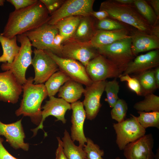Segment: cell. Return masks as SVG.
<instances>
[{
    "label": "cell",
    "instance_id": "obj_1",
    "mask_svg": "<svg viewBox=\"0 0 159 159\" xmlns=\"http://www.w3.org/2000/svg\"><path fill=\"white\" fill-rule=\"evenodd\" d=\"M44 5L40 1L27 7L11 12L1 34L12 38L37 28L48 22L50 16Z\"/></svg>",
    "mask_w": 159,
    "mask_h": 159
},
{
    "label": "cell",
    "instance_id": "obj_2",
    "mask_svg": "<svg viewBox=\"0 0 159 159\" xmlns=\"http://www.w3.org/2000/svg\"><path fill=\"white\" fill-rule=\"evenodd\" d=\"M33 79L29 77L22 85L23 97L15 114L17 116L29 117L33 123L39 125L42 119L41 104L48 94L44 85L34 84Z\"/></svg>",
    "mask_w": 159,
    "mask_h": 159
},
{
    "label": "cell",
    "instance_id": "obj_3",
    "mask_svg": "<svg viewBox=\"0 0 159 159\" xmlns=\"http://www.w3.org/2000/svg\"><path fill=\"white\" fill-rule=\"evenodd\" d=\"M99 10L106 11L109 18L128 25L138 31L151 34L152 26L138 11L134 6L122 5L114 0L103 1Z\"/></svg>",
    "mask_w": 159,
    "mask_h": 159
},
{
    "label": "cell",
    "instance_id": "obj_4",
    "mask_svg": "<svg viewBox=\"0 0 159 159\" xmlns=\"http://www.w3.org/2000/svg\"><path fill=\"white\" fill-rule=\"evenodd\" d=\"M17 39L21 44L18 54L12 63H3L1 67L3 71H11L18 82L23 85L27 81L26 72L32 63V45L30 41L24 34L17 36Z\"/></svg>",
    "mask_w": 159,
    "mask_h": 159
},
{
    "label": "cell",
    "instance_id": "obj_5",
    "mask_svg": "<svg viewBox=\"0 0 159 159\" xmlns=\"http://www.w3.org/2000/svg\"><path fill=\"white\" fill-rule=\"evenodd\" d=\"M131 46L130 37L100 47L97 49L100 54L116 64L124 72L128 64L135 57L132 53Z\"/></svg>",
    "mask_w": 159,
    "mask_h": 159
},
{
    "label": "cell",
    "instance_id": "obj_6",
    "mask_svg": "<svg viewBox=\"0 0 159 159\" xmlns=\"http://www.w3.org/2000/svg\"><path fill=\"white\" fill-rule=\"evenodd\" d=\"M130 118L121 122L113 124L116 134V142L120 150H123L127 144L145 134L146 129L141 125L136 116L132 114H130Z\"/></svg>",
    "mask_w": 159,
    "mask_h": 159
},
{
    "label": "cell",
    "instance_id": "obj_7",
    "mask_svg": "<svg viewBox=\"0 0 159 159\" xmlns=\"http://www.w3.org/2000/svg\"><path fill=\"white\" fill-rule=\"evenodd\" d=\"M87 73L93 82L119 77L123 71L117 65L99 54L91 60L85 67Z\"/></svg>",
    "mask_w": 159,
    "mask_h": 159
},
{
    "label": "cell",
    "instance_id": "obj_8",
    "mask_svg": "<svg viewBox=\"0 0 159 159\" xmlns=\"http://www.w3.org/2000/svg\"><path fill=\"white\" fill-rule=\"evenodd\" d=\"M59 33L55 25L45 24L39 27L24 33L36 49L51 52L59 57V54L53 44L54 39Z\"/></svg>",
    "mask_w": 159,
    "mask_h": 159
},
{
    "label": "cell",
    "instance_id": "obj_9",
    "mask_svg": "<svg viewBox=\"0 0 159 159\" xmlns=\"http://www.w3.org/2000/svg\"><path fill=\"white\" fill-rule=\"evenodd\" d=\"M94 0H67L64 1L61 6L50 16L47 23L55 25L64 18L74 16H90L93 11Z\"/></svg>",
    "mask_w": 159,
    "mask_h": 159
},
{
    "label": "cell",
    "instance_id": "obj_10",
    "mask_svg": "<svg viewBox=\"0 0 159 159\" xmlns=\"http://www.w3.org/2000/svg\"><path fill=\"white\" fill-rule=\"evenodd\" d=\"M62 46L61 57L79 61L85 67L91 60L100 54L89 42L69 39L63 42Z\"/></svg>",
    "mask_w": 159,
    "mask_h": 159
},
{
    "label": "cell",
    "instance_id": "obj_11",
    "mask_svg": "<svg viewBox=\"0 0 159 159\" xmlns=\"http://www.w3.org/2000/svg\"><path fill=\"white\" fill-rule=\"evenodd\" d=\"M31 64L35 72L34 84H43L59 70L54 61L44 51L35 48Z\"/></svg>",
    "mask_w": 159,
    "mask_h": 159
},
{
    "label": "cell",
    "instance_id": "obj_12",
    "mask_svg": "<svg viewBox=\"0 0 159 159\" xmlns=\"http://www.w3.org/2000/svg\"><path fill=\"white\" fill-rule=\"evenodd\" d=\"M55 62L59 70L64 73L73 80L86 86L93 82L87 74L85 67L76 60L59 57L47 51H44Z\"/></svg>",
    "mask_w": 159,
    "mask_h": 159
},
{
    "label": "cell",
    "instance_id": "obj_13",
    "mask_svg": "<svg viewBox=\"0 0 159 159\" xmlns=\"http://www.w3.org/2000/svg\"><path fill=\"white\" fill-rule=\"evenodd\" d=\"M107 81L106 80L93 82L85 89L83 103L86 117L89 120L95 119L99 111L101 106L100 99Z\"/></svg>",
    "mask_w": 159,
    "mask_h": 159
},
{
    "label": "cell",
    "instance_id": "obj_14",
    "mask_svg": "<svg viewBox=\"0 0 159 159\" xmlns=\"http://www.w3.org/2000/svg\"><path fill=\"white\" fill-rule=\"evenodd\" d=\"M154 140L151 133L145 134L127 144L123 149L126 159H154L153 149Z\"/></svg>",
    "mask_w": 159,
    "mask_h": 159
},
{
    "label": "cell",
    "instance_id": "obj_15",
    "mask_svg": "<svg viewBox=\"0 0 159 159\" xmlns=\"http://www.w3.org/2000/svg\"><path fill=\"white\" fill-rule=\"evenodd\" d=\"M42 119L38 126L32 130L34 136L36 135L39 129H43V122L48 116L52 115L55 117L57 121H61L63 123L66 122L65 115L66 111L71 109V105L62 98L54 96L49 97V100L46 101L45 105L42 107Z\"/></svg>",
    "mask_w": 159,
    "mask_h": 159
},
{
    "label": "cell",
    "instance_id": "obj_16",
    "mask_svg": "<svg viewBox=\"0 0 159 159\" xmlns=\"http://www.w3.org/2000/svg\"><path fill=\"white\" fill-rule=\"evenodd\" d=\"M22 91V85L11 71L0 73V101L16 103Z\"/></svg>",
    "mask_w": 159,
    "mask_h": 159
},
{
    "label": "cell",
    "instance_id": "obj_17",
    "mask_svg": "<svg viewBox=\"0 0 159 159\" xmlns=\"http://www.w3.org/2000/svg\"><path fill=\"white\" fill-rule=\"evenodd\" d=\"M21 122V119L14 123L5 124L0 121V136H4L14 148L27 151L29 146L24 142L25 135Z\"/></svg>",
    "mask_w": 159,
    "mask_h": 159
},
{
    "label": "cell",
    "instance_id": "obj_18",
    "mask_svg": "<svg viewBox=\"0 0 159 159\" xmlns=\"http://www.w3.org/2000/svg\"><path fill=\"white\" fill-rule=\"evenodd\" d=\"M72 110L71 122V138L74 141L79 143V145L83 148L87 142L84 134L83 125L86 117L83 102L77 101L71 104Z\"/></svg>",
    "mask_w": 159,
    "mask_h": 159
},
{
    "label": "cell",
    "instance_id": "obj_19",
    "mask_svg": "<svg viewBox=\"0 0 159 159\" xmlns=\"http://www.w3.org/2000/svg\"><path fill=\"white\" fill-rule=\"evenodd\" d=\"M159 65V49L154 50L136 57L128 64L121 75L140 73Z\"/></svg>",
    "mask_w": 159,
    "mask_h": 159
},
{
    "label": "cell",
    "instance_id": "obj_20",
    "mask_svg": "<svg viewBox=\"0 0 159 159\" xmlns=\"http://www.w3.org/2000/svg\"><path fill=\"white\" fill-rule=\"evenodd\" d=\"M131 49L135 56L140 52L159 49V38L134 30L131 35Z\"/></svg>",
    "mask_w": 159,
    "mask_h": 159
},
{
    "label": "cell",
    "instance_id": "obj_21",
    "mask_svg": "<svg viewBox=\"0 0 159 159\" xmlns=\"http://www.w3.org/2000/svg\"><path fill=\"white\" fill-rule=\"evenodd\" d=\"M134 29H123L111 31L97 30L89 43L93 47L97 49L100 47L110 44L117 40L130 37L131 33Z\"/></svg>",
    "mask_w": 159,
    "mask_h": 159
},
{
    "label": "cell",
    "instance_id": "obj_22",
    "mask_svg": "<svg viewBox=\"0 0 159 159\" xmlns=\"http://www.w3.org/2000/svg\"><path fill=\"white\" fill-rule=\"evenodd\" d=\"M95 21L94 18L90 16H82L76 31L69 39L81 42H89L97 31Z\"/></svg>",
    "mask_w": 159,
    "mask_h": 159
},
{
    "label": "cell",
    "instance_id": "obj_23",
    "mask_svg": "<svg viewBox=\"0 0 159 159\" xmlns=\"http://www.w3.org/2000/svg\"><path fill=\"white\" fill-rule=\"evenodd\" d=\"M85 91L82 84L70 80L60 87L58 95L59 97L72 103L77 101Z\"/></svg>",
    "mask_w": 159,
    "mask_h": 159
},
{
    "label": "cell",
    "instance_id": "obj_24",
    "mask_svg": "<svg viewBox=\"0 0 159 159\" xmlns=\"http://www.w3.org/2000/svg\"><path fill=\"white\" fill-rule=\"evenodd\" d=\"M17 36L9 38L0 34V43L3 52L0 56V62L11 63L18 54L20 47L17 44Z\"/></svg>",
    "mask_w": 159,
    "mask_h": 159
},
{
    "label": "cell",
    "instance_id": "obj_25",
    "mask_svg": "<svg viewBox=\"0 0 159 159\" xmlns=\"http://www.w3.org/2000/svg\"><path fill=\"white\" fill-rule=\"evenodd\" d=\"M82 17L79 16H68L60 20L55 24L58 30L59 33L64 37V42L72 37Z\"/></svg>",
    "mask_w": 159,
    "mask_h": 159
},
{
    "label": "cell",
    "instance_id": "obj_26",
    "mask_svg": "<svg viewBox=\"0 0 159 159\" xmlns=\"http://www.w3.org/2000/svg\"><path fill=\"white\" fill-rule=\"evenodd\" d=\"M62 140L63 151L68 159H87L83 148L74 144L66 130H64Z\"/></svg>",
    "mask_w": 159,
    "mask_h": 159
},
{
    "label": "cell",
    "instance_id": "obj_27",
    "mask_svg": "<svg viewBox=\"0 0 159 159\" xmlns=\"http://www.w3.org/2000/svg\"><path fill=\"white\" fill-rule=\"evenodd\" d=\"M71 80L64 73L60 70L53 74L45 82L44 85L48 96H54L62 85Z\"/></svg>",
    "mask_w": 159,
    "mask_h": 159
},
{
    "label": "cell",
    "instance_id": "obj_28",
    "mask_svg": "<svg viewBox=\"0 0 159 159\" xmlns=\"http://www.w3.org/2000/svg\"><path fill=\"white\" fill-rule=\"evenodd\" d=\"M154 71L151 69L139 73L135 77L138 80L141 89L142 95L151 93L158 89L154 78Z\"/></svg>",
    "mask_w": 159,
    "mask_h": 159
},
{
    "label": "cell",
    "instance_id": "obj_29",
    "mask_svg": "<svg viewBox=\"0 0 159 159\" xmlns=\"http://www.w3.org/2000/svg\"><path fill=\"white\" fill-rule=\"evenodd\" d=\"M134 5L140 14L151 26L159 23V19L146 1L134 0Z\"/></svg>",
    "mask_w": 159,
    "mask_h": 159
},
{
    "label": "cell",
    "instance_id": "obj_30",
    "mask_svg": "<svg viewBox=\"0 0 159 159\" xmlns=\"http://www.w3.org/2000/svg\"><path fill=\"white\" fill-rule=\"evenodd\" d=\"M144 99L136 103L134 108L138 112L159 111V97L151 93L144 96Z\"/></svg>",
    "mask_w": 159,
    "mask_h": 159
},
{
    "label": "cell",
    "instance_id": "obj_31",
    "mask_svg": "<svg viewBox=\"0 0 159 159\" xmlns=\"http://www.w3.org/2000/svg\"><path fill=\"white\" fill-rule=\"evenodd\" d=\"M139 115L136 119L144 128L150 127L159 129V111L149 112H138Z\"/></svg>",
    "mask_w": 159,
    "mask_h": 159
},
{
    "label": "cell",
    "instance_id": "obj_32",
    "mask_svg": "<svg viewBox=\"0 0 159 159\" xmlns=\"http://www.w3.org/2000/svg\"><path fill=\"white\" fill-rule=\"evenodd\" d=\"M95 26L97 30L111 31L123 29L133 30L131 26L110 18L100 21H96Z\"/></svg>",
    "mask_w": 159,
    "mask_h": 159
},
{
    "label": "cell",
    "instance_id": "obj_33",
    "mask_svg": "<svg viewBox=\"0 0 159 159\" xmlns=\"http://www.w3.org/2000/svg\"><path fill=\"white\" fill-rule=\"evenodd\" d=\"M117 78L112 80L107 81L104 91L106 94V101L110 107H112L119 99L118 94L120 90V86Z\"/></svg>",
    "mask_w": 159,
    "mask_h": 159
},
{
    "label": "cell",
    "instance_id": "obj_34",
    "mask_svg": "<svg viewBox=\"0 0 159 159\" xmlns=\"http://www.w3.org/2000/svg\"><path fill=\"white\" fill-rule=\"evenodd\" d=\"M86 144L83 149L85 151L87 159H104L102 157L104 156V152L100 149L99 146L95 144L90 138H87ZM115 159H121L119 157Z\"/></svg>",
    "mask_w": 159,
    "mask_h": 159
},
{
    "label": "cell",
    "instance_id": "obj_35",
    "mask_svg": "<svg viewBox=\"0 0 159 159\" xmlns=\"http://www.w3.org/2000/svg\"><path fill=\"white\" fill-rule=\"evenodd\" d=\"M111 111V117L112 119L120 123L125 120L128 109L127 105L123 99L119 98L112 107Z\"/></svg>",
    "mask_w": 159,
    "mask_h": 159
},
{
    "label": "cell",
    "instance_id": "obj_36",
    "mask_svg": "<svg viewBox=\"0 0 159 159\" xmlns=\"http://www.w3.org/2000/svg\"><path fill=\"white\" fill-rule=\"evenodd\" d=\"M121 82L126 81L129 88L139 96H142L140 82L136 77H132L129 74L121 75L119 77Z\"/></svg>",
    "mask_w": 159,
    "mask_h": 159
},
{
    "label": "cell",
    "instance_id": "obj_37",
    "mask_svg": "<svg viewBox=\"0 0 159 159\" xmlns=\"http://www.w3.org/2000/svg\"><path fill=\"white\" fill-rule=\"evenodd\" d=\"M47 8L51 15L58 9L63 4L64 0H40Z\"/></svg>",
    "mask_w": 159,
    "mask_h": 159
},
{
    "label": "cell",
    "instance_id": "obj_38",
    "mask_svg": "<svg viewBox=\"0 0 159 159\" xmlns=\"http://www.w3.org/2000/svg\"><path fill=\"white\" fill-rule=\"evenodd\" d=\"M37 0H7V1L14 6L15 10L23 9L35 3Z\"/></svg>",
    "mask_w": 159,
    "mask_h": 159
},
{
    "label": "cell",
    "instance_id": "obj_39",
    "mask_svg": "<svg viewBox=\"0 0 159 159\" xmlns=\"http://www.w3.org/2000/svg\"><path fill=\"white\" fill-rule=\"evenodd\" d=\"M3 141L0 137V159H18L11 155L5 149L2 144Z\"/></svg>",
    "mask_w": 159,
    "mask_h": 159
},
{
    "label": "cell",
    "instance_id": "obj_40",
    "mask_svg": "<svg viewBox=\"0 0 159 159\" xmlns=\"http://www.w3.org/2000/svg\"><path fill=\"white\" fill-rule=\"evenodd\" d=\"M57 139L58 141V146L55 153L56 159H68L64 153L62 140L59 137H57Z\"/></svg>",
    "mask_w": 159,
    "mask_h": 159
},
{
    "label": "cell",
    "instance_id": "obj_41",
    "mask_svg": "<svg viewBox=\"0 0 159 159\" xmlns=\"http://www.w3.org/2000/svg\"><path fill=\"white\" fill-rule=\"evenodd\" d=\"M90 16L95 18L99 21L109 18L108 13L104 10H99L97 11H93L91 13Z\"/></svg>",
    "mask_w": 159,
    "mask_h": 159
},
{
    "label": "cell",
    "instance_id": "obj_42",
    "mask_svg": "<svg viewBox=\"0 0 159 159\" xmlns=\"http://www.w3.org/2000/svg\"><path fill=\"white\" fill-rule=\"evenodd\" d=\"M146 1L151 6L159 19V0H149Z\"/></svg>",
    "mask_w": 159,
    "mask_h": 159
},
{
    "label": "cell",
    "instance_id": "obj_43",
    "mask_svg": "<svg viewBox=\"0 0 159 159\" xmlns=\"http://www.w3.org/2000/svg\"><path fill=\"white\" fill-rule=\"evenodd\" d=\"M151 34L159 38V23L152 26L151 29Z\"/></svg>",
    "mask_w": 159,
    "mask_h": 159
},
{
    "label": "cell",
    "instance_id": "obj_44",
    "mask_svg": "<svg viewBox=\"0 0 159 159\" xmlns=\"http://www.w3.org/2000/svg\"><path fill=\"white\" fill-rule=\"evenodd\" d=\"M119 4L130 6H134V0H114Z\"/></svg>",
    "mask_w": 159,
    "mask_h": 159
},
{
    "label": "cell",
    "instance_id": "obj_45",
    "mask_svg": "<svg viewBox=\"0 0 159 159\" xmlns=\"http://www.w3.org/2000/svg\"><path fill=\"white\" fill-rule=\"evenodd\" d=\"M154 78L157 88L159 87V67H156L154 69Z\"/></svg>",
    "mask_w": 159,
    "mask_h": 159
},
{
    "label": "cell",
    "instance_id": "obj_46",
    "mask_svg": "<svg viewBox=\"0 0 159 159\" xmlns=\"http://www.w3.org/2000/svg\"><path fill=\"white\" fill-rule=\"evenodd\" d=\"M155 159H159V148L156 150V152L155 155Z\"/></svg>",
    "mask_w": 159,
    "mask_h": 159
},
{
    "label": "cell",
    "instance_id": "obj_47",
    "mask_svg": "<svg viewBox=\"0 0 159 159\" xmlns=\"http://www.w3.org/2000/svg\"><path fill=\"white\" fill-rule=\"evenodd\" d=\"M5 1L4 0H0V6H3Z\"/></svg>",
    "mask_w": 159,
    "mask_h": 159
}]
</instances>
